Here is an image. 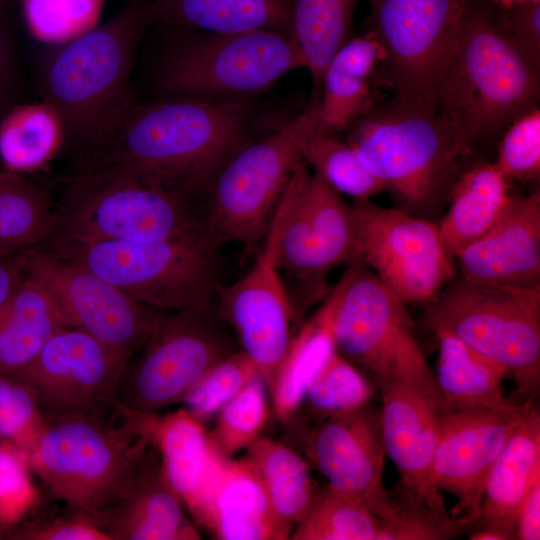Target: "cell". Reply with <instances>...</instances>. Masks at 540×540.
<instances>
[{"label":"cell","instance_id":"obj_15","mask_svg":"<svg viewBox=\"0 0 540 540\" xmlns=\"http://www.w3.org/2000/svg\"><path fill=\"white\" fill-rule=\"evenodd\" d=\"M351 207L359 261L405 305L427 303L455 277L437 222L370 199Z\"/></svg>","mask_w":540,"mask_h":540},{"label":"cell","instance_id":"obj_49","mask_svg":"<svg viewBox=\"0 0 540 540\" xmlns=\"http://www.w3.org/2000/svg\"><path fill=\"white\" fill-rule=\"evenodd\" d=\"M26 250L0 255V311L10 302L26 276Z\"/></svg>","mask_w":540,"mask_h":540},{"label":"cell","instance_id":"obj_22","mask_svg":"<svg viewBox=\"0 0 540 540\" xmlns=\"http://www.w3.org/2000/svg\"><path fill=\"white\" fill-rule=\"evenodd\" d=\"M381 394L380 428L386 455L406 490L433 509L445 512L430 493L428 478L437 444L441 411L424 393L403 382L375 378Z\"/></svg>","mask_w":540,"mask_h":540},{"label":"cell","instance_id":"obj_4","mask_svg":"<svg viewBox=\"0 0 540 540\" xmlns=\"http://www.w3.org/2000/svg\"><path fill=\"white\" fill-rule=\"evenodd\" d=\"M363 165L410 213L432 220L472 161L473 149L437 108L393 96L348 127Z\"/></svg>","mask_w":540,"mask_h":540},{"label":"cell","instance_id":"obj_38","mask_svg":"<svg viewBox=\"0 0 540 540\" xmlns=\"http://www.w3.org/2000/svg\"><path fill=\"white\" fill-rule=\"evenodd\" d=\"M300 155L314 169V174L339 194L364 200L384 190L383 184L367 170L350 144L324 130L318 119L302 139Z\"/></svg>","mask_w":540,"mask_h":540},{"label":"cell","instance_id":"obj_2","mask_svg":"<svg viewBox=\"0 0 540 540\" xmlns=\"http://www.w3.org/2000/svg\"><path fill=\"white\" fill-rule=\"evenodd\" d=\"M248 115L243 102L204 97L132 104L83 167L130 165L191 196L240 148Z\"/></svg>","mask_w":540,"mask_h":540},{"label":"cell","instance_id":"obj_11","mask_svg":"<svg viewBox=\"0 0 540 540\" xmlns=\"http://www.w3.org/2000/svg\"><path fill=\"white\" fill-rule=\"evenodd\" d=\"M297 68H307L306 59L296 40L284 33L185 30L164 50L156 85L170 96L249 93Z\"/></svg>","mask_w":540,"mask_h":540},{"label":"cell","instance_id":"obj_42","mask_svg":"<svg viewBox=\"0 0 540 540\" xmlns=\"http://www.w3.org/2000/svg\"><path fill=\"white\" fill-rule=\"evenodd\" d=\"M45 422L33 389L21 379L0 372V441L29 457Z\"/></svg>","mask_w":540,"mask_h":540},{"label":"cell","instance_id":"obj_41","mask_svg":"<svg viewBox=\"0 0 540 540\" xmlns=\"http://www.w3.org/2000/svg\"><path fill=\"white\" fill-rule=\"evenodd\" d=\"M266 387L256 375L217 413L210 437L223 456L248 448L260 437L268 418Z\"/></svg>","mask_w":540,"mask_h":540},{"label":"cell","instance_id":"obj_45","mask_svg":"<svg viewBox=\"0 0 540 540\" xmlns=\"http://www.w3.org/2000/svg\"><path fill=\"white\" fill-rule=\"evenodd\" d=\"M28 457L16 447L0 441V524L20 520L36 501Z\"/></svg>","mask_w":540,"mask_h":540},{"label":"cell","instance_id":"obj_3","mask_svg":"<svg viewBox=\"0 0 540 540\" xmlns=\"http://www.w3.org/2000/svg\"><path fill=\"white\" fill-rule=\"evenodd\" d=\"M539 96L540 63L501 23L490 3L466 0L436 108L474 150L538 107Z\"/></svg>","mask_w":540,"mask_h":540},{"label":"cell","instance_id":"obj_51","mask_svg":"<svg viewBox=\"0 0 540 540\" xmlns=\"http://www.w3.org/2000/svg\"><path fill=\"white\" fill-rule=\"evenodd\" d=\"M480 1H485L487 3L496 5V6L506 7L513 4H519V3L530 2V1H540V0H480Z\"/></svg>","mask_w":540,"mask_h":540},{"label":"cell","instance_id":"obj_43","mask_svg":"<svg viewBox=\"0 0 540 540\" xmlns=\"http://www.w3.org/2000/svg\"><path fill=\"white\" fill-rule=\"evenodd\" d=\"M258 374L257 367L244 352H234L213 366L187 393L183 399L185 409L204 422Z\"/></svg>","mask_w":540,"mask_h":540},{"label":"cell","instance_id":"obj_18","mask_svg":"<svg viewBox=\"0 0 540 540\" xmlns=\"http://www.w3.org/2000/svg\"><path fill=\"white\" fill-rule=\"evenodd\" d=\"M532 407L530 401L504 408L470 407L441 413L428 489L458 498L453 518L468 526L478 520L488 474L511 434Z\"/></svg>","mask_w":540,"mask_h":540},{"label":"cell","instance_id":"obj_27","mask_svg":"<svg viewBox=\"0 0 540 540\" xmlns=\"http://www.w3.org/2000/svg\"><path fill=\"white\" fill-rule=\"evenodd\" d=\"M512 192L494 162L478 159L465 167L451 189L447 213L437 222L442 245L454 261L491 228Z\"/></svg>","mask_w":540,"mask_h":540},{"label":"cell","instance_id":"obj_28","mask_svg":"<svg viewBox=\"0 0 540 540\" xmlns=\"http://www.w3.org/2000/svg\"><path fill=\"white\" fill-rule=\"evenodd\" d=\"M295 0H153L156 19L190 31L269 30L294 38Z\"/></svg>","mask_w":540,"mask_h":540},{"label":"cell","instance_id":"obj_20","mask_svg":"<svg viewBox=\"0 0 540 540\" xmlns=\"http://www.w3.org/2000/svg\"><path fill=\"white\" fill-rule=\"evenodd\" d=\"M309 451L328 487L361 501L387 523L395 520L396 502L384 485L386 452L379 415L365 406L322 420Z\"/></svg>","mask_w":540,"mask_h":540},{"label":"cell","instance_id":"obj_25","mask_svg":"<svg viewBox=\"0 0 540 540\" xmlns=\"http://www.w3.org/2000/svg\"><path fill=\"white\" fill-rule=\"evenodd\" d=\"M540 475V416L532 406L494 462L484 488L478 520L506 540L516 539L520 505Z\"/></svg>","mask_w":540,"mask_h":540},{"label":"cell","instance_id":"obj_30","mask_svg":"<svg viewBox=\"0 0 540 540\" xmlns=\"http://www.w3.org/2000/svg\"><path fill=\"white\" fill-rule=\"evenodd\" d=\"M335 286L314 315L292 336L270 388L278 419L289 420L300 408L319 373L336 352L331 332Z\"/></svg>","mask_w":540,"mask_h":540},{"label":"cell","instance_id":"obj_40","mask_svg":"<svg viewBox=\"0 0 540 540\" xmlns=\"http://www.w3.org/2000/svg\"><path fill=\"white\" fill-rule=\"evenodd\" d=\"M374 394L371 383L337 351L310 386L305 402L322 420L365 407Z\"/></svg>","mask_w":540,"mask_h":540},{"label":"cell","instance_id":"obj_50","mask_svg":"<svg viewBox=\"0 0 540 540\" xmlns=\"http://www.w3.org/2000/svg\"><path fill=\"white\" fill-rule=\"evenodd\" d=\"M516 539H540V475L534 479L520 505L516 521Z\"/></svg>","mask_w":540,"mask_h":540},{"label":"cell","instance_id":"obj_21","mask_svg":"<svg viewBox=\"0 0 540 540\" xmlns=\"http://www.w3.org/2000/svg\"><path fill=\"white\" fill-rule=\"evenodd\" d=\"M459 276L511 287L540 286V191L512 192L491 228L455 259Z\"/></svg>","mask_w":540,"mask_h":540},{"label":"cell","instance_id":"obj_31","mask_svg":"<svg viewBox=\"0 0 540 540\" xmlns=\"http://www.w3.org/2000/svg\"><path fill=\"white\" fill-rule=\"evenodd\" d=\"M63 327L67 325L52 298L27 272L10 302L0 311V372H20Z\"/></svg>","mask_w":540,"mask_h":540},{"label":"cell","instance_id":"obj_53","mask_svg":"<svg viewBox=\"0 0 540 540\" xmlns=\"http://www.w3.org/2000/svg\"><path fill=\"white\" fill-rule=\"evenodd\" d=\"M5 252H8V251L0 250V255L5 253Z\"/></svg>","mask_w":540,"mask_h":540},{"label":"cell","instance_id":"obj_7","mask_svg":"<svg viewBox=\"0 0 540 540\" xmlns=\"http://www.w3.org/2000/svg\"><path fill=\"white\" fill-rule=\"evenodd\" d=\"M206 224L155 241L55 238L51 251L155 309L207 305L216 294L217 247Z\"/></svg>","mask_w":540,"mask_h":540},{"label":"cell","instance_id":"obj_16","mask_svg":"<svg viewBox=\"0 0 540 540\" xmlns=\"http://www.w3.org/2000/svg\"><path fill=\"white\" fill-rule=\"evenodd\" d=\"M26 258L28 274L50 295L67 327L89 333L130 359L165 317L51 250L28 248Z\"/></svg>","mask_w":540,"mask_h":540},{"label":"cell","instance_id":"obj_26","mask_svg":"<svg viewBox=\"0 0 540 540\" xmlns=\"http://www.w3.org/2000/svg\"><path fill=\"white\" fill-rule=\"evenodd\" d=\"M385 58L383 46L370 30L351 37L336 51L322 75V98L315 103L324 130L336 134L348 129L372 107V83Z\"/></svg>","mask_w":540,"mask_h":540},{"label":"cell","instance_id":"obj_12","mask_svg":"<svg viewBox=\"0 0 540 540\" xmlns=\"http://www.w3.org/2000/svg\"><path fill=\"white\" fill-rule=\"evenodd\" d=\"M317 122L315 103L271 135L239 148L214 177L205 224L215 239L253 243L268 230L275 209L302 160L300 143Z\"/></svg>","mask_w":540,"mask_h":540},{"label":"cell","instance_id":"obj_33","mask_svg":"<svg viewBox=\"0 0 540 540\" xmlns=\"http://www.w3.org/2000/svg\"><path fill=\"white\" fill-rule=\"evenodd\" d=\"M65 146V126L45 100L13 105L0 119V159L7 171L43 169Z\"/></svg>","mask_w":540,"mask_h":540},{"label":"cell","instance_id":"obj_37","mask_svg":"<svg viewBox=\"0 0 540 540\" xmlns=\"http://www.w3.org/2000/svg\"><path fill=\"white\" fill-rule=\"evenodd\" d=\"M289 539L387 540V527L364 503L327 487L318 492Z\"/></svg>","mask_w":540,"mask_h":540},{"label":"cell","instance_id":"obj_5","mask_svg":"<svg viewBox=\"0 0 540 540\" xmlns=\"http://www.w3.org/2000/svg\"><path fill=\"white\" fill-rule=\"evenodd\" d=\"M155 414L119 404L94 415L45 418L28 457L48 494L94 514L116 503L154 444Z\"/></svg>","mask_w":540,"mask_h":540},{"label":"cell","instance_id":"obj_17","mask_svg":"<svg viewBox=\"0 0 540 540\" xmlns=\"http://www.w3.org/2000/svg\"><path fill=\"white\" fill-rule=\"evenodd\" d=\"M130 358L74 327L56 331L15 376L35 392L45 416L94 415L117 406Z\"/></svg>","mask_w":540,"mask_h":540},{"label":"cell","instance_id":"obj_32","mask_svg":"<svg viewBox=\"0 0 540 540\" xmlns=\"http://www.w3.org/2000/svg\"><path fill=\"white\" fill-rule=\"evenodd\" d=\"M438 343L437 386L448 411L470 407L504 408L515 403L503 392L506 370L446 331Z\"/></svg>","mask_w":540,"mask_h":540},{"label":"cell","instance_id":"obj_36","mask_svg":"<svg viewBox=\"0 0 540 540\" xmlns=\"http://www.w3.org/2000/svg\"><path fill=\"white\" fill-rule=\"evenodd\" d=\"M359 0H295L293 34L304 54L314 85L336 51L351 38L352 16Z\"/></svg>","mask_w":540,"mask_h":540},{"label":"cell","instance_id":"obj_46","mask_svg":"<svg viewBox=\"0 0 540 540\" xmlns=\"http://www.w3.org/2000/svg\"><path fill=\"white\" fill-rule=\"evenodd\" d=\"M492 6L501 23L520 45L540 63V1L524 2L506 7Z\"/></svg>","mask_w":540,"mask_h":540},{"label":"cell","instance_id":"obj_23","mask_svg":"<svg viewBox=\"0 0 540 540\" xmlns=\"http://www.w3.org/2000/svg\"><path fill=\"white\" fill-rule=\"evenodd\" d=\"M191 513L221 540H285L291 535L247 458L221 456Z\"/></svg>","mask_w":540,"mask_h":540},{"label":"cell","instance_id":"obj_48","mask_svg":"<svg viewBox=\"0 0 540 540\" xmlns=\"http://www.w3.org/2000/svg\"><path fill=\"white\" fill-rule=\"evenodd\" d=\"M19 74L12 36L0 19V119L17 102Z\"/></svg>","mask_w":540,"mask_h":540},{"label":"cell","instance_id":"obj_6","mask_svg":"<svg viewBox=\"0 0 540 540\" xmlns=\"http://www.w3.org/2000/svg\"><path fill=\"white\" fill-rule=\"evenodd\" d=\"M190 196L119 163L82 167L54 208L50 238L155 241L202 226Z\"/></svg>","mask_w":540,"mask_h":540},{"label":"cell","instance_id":"obj_29","mask_svg":"<svg viewBox=\"0 0 540 540\" xmlns=\"http://www.w3.org/2000/svg\"><path fill=\"white\" fill-rule=\"evenodd\" d=\"M154 443L167 482L192 512L223 455L203 422L186 409L157 420Z\"/></svg>","mask_w":540,"mask_h":540},{"label":"cell","instance_id":"obj_1","mask_svg":"<svg viewBox=\"0 0 540 540\" xmlns=\"http://www.w3.org/2000/svg\"><path fill=\"white\" fill-rule=\"evenodd\" d=\"M154 20L151 2L129 0L106 23L68 43L48 46L37 60L40 98L58 110L65 126L64 147L84 163L101 150L133 104L134 61Z\"/></svg>","mask_w":540,"mask_h":540},{"label":"cell","instance_id":"obj_39","mask_svg":"<svg viewBox=\"0 0 540 540\" xmlns=\"http://www.w3.org/2000/svg\"><path fill=\"white\" fill-rule=\"evenodd\" d=\"M102 0H22L29 33L38 41L57 46L98 26Z\"/></svg>","mask_w":540,"mask_h":540},{"label":"cell","instance_id":"obj_34","mask_svg":"<svg viewBox=\"0 0 540 540\" xmlns=\"http://www.w3.org/2000/svg\"><path fill=\"white\" fill-rule=\"evenodd\" d=\"M254 467L277 518L291 530L309 511L318 492L307 462L286 445L259 437L248 448Z\"/></svg>","mask_w":540,"mask_h":540},{"label":"cell","instance_id":"obj_52","mask_svg":"<svg viewBox=\"0 0 540 540\" xmlns=\"http://www.w3.org/2000/svg\"><path fill=\"white\" fill-rule=\"evenodd\" d=\"M10 0H0V19H4V13Z\"/></svg>","mask_w":540,"mask_h":540},{"label":"cell","instance_id":"obj_13","mask_svg":"<svg viewBox=\"0 0 540 540\" xmlns=\"http://www.w3.org/2000/svg\"><path fill=\"white\" fill-rule=\"evenodd\" d=\"M224 319L210 303L164 317L121 376L116 400L142 414L183 401L218 362L236 352Z\"/></svg>","mask_w":540,"mask_h":540},{"label":"cell","instance_id":"obj_14","mask_svg":"<svg viewBox=\"0 0 540 540\" xmlns=\"http://www.w3.org/2000/svg\"><path fill=\"white\" fill-rule=\"evenodd\" d=\"M386 52L377 72L395 97L436 108L454 56L466 0H368Z\"/></svg>","mask_w":540,"mask_h":540},{"label":"cell","instance_id":"obj_10","mask_svg":"<svg viewBox=\"0 0 540 540\" xmlns=\"http://www.w3.org/2000/svg\"><path fill=\"white\" fill-rule=\"evenodd\" d=\"M273 216L278 227L275 263L294 287L298 317L326 298L333 269L360 262L353 211L302 159Z\"/></svg>","mask_w":540,"mask_h":540},{"label":"cell","instance_id":"obj_47","mask_svg":"<svg viewBox=\"0 0 540 540\" xmlns=\"http://www.w3.org/2000/svg\"><path fill=\"white\" fill-rule=\"evenodd\" d=\"M61 517L32 525L21 535L29 540H111L85 513Z\"/></svg>","mask_w":540,"mask_h":540},{"label":"cell","instance_id":"obj_24","mask_svg":"<svg viewBox=\"0 0 540 540\" xmlns=\"http://www.w3.org/2000/svg\"><path fill=\"white\" fill-rule=\"evenodd\" d=\"M180 497L167 482L158 450L150 449L123 496L110 507L87 514L111 540H194ZM86 514V513H85Z\"/></svg>","mask_w":540,"mask_h":540},{"label":"cell","instance_id":"obj_35","mask_svg":"<svg viewBox=\"0 0 540 540\" xmlns=\"http://www.w3.org/2000/svg\"><path fill=\"white\" fill-rule=\"evenodd\" d=\"M54 208L46 189L22 174L0 171V250L33 248L50 238Z\"/></svg>","mask_w":540,"mask_h":540},{"label":"cell","instance_id":"obj_9","mask_svg":"<svg viewBox=\"0 0 540 540\" xmlns=\"http://www.w3.org/2000/svg\"><path fill=\"white\" fill-rule=\"evenodd\" d=\"M331 332L336 351L374 378L403 382L448 408L401 302L362 262L348 265L335 285Z\"/></svg>","mask_w":540,"mask_h":540},{"label":"cell","instance_id":"obj_44","mask_svg":"<svg viewBox=\"0 0 540 540\" xmlns=\"http://www.w3.org/2000/svg\"><path fill=\"white\" fill-rule=\"evenodd\" d=\"M509 181L536 182L540 177V110H530L501 134L494 162Z\"/></svg>","mask_w":540,"mask_h":540},{"label":"cell","instance_id":"obj_8","mask_svg":"<svg viewBox=\"0 0 540 540\" xmlns=\"http://www.w3.org/2000/svg\"><path fill=\"white\" fill-rule=\"evenodd\" d=\"M431 331H446L501 365L524 402L540 386V286L522 288L455 277L425 303Z\"/></svg>","mask_w":540,"mask_h":540},{"label":"cell","instance_id":"obj_19","mask_svg":"<svg viewBox=\"0 0 540 540\" xmlns=\"http://www.w3.org/2000/svg\"><path fill=\"white\" fill-rule=\"evenodd\" d=\"M278 227L272 217L252 268L228 286L217 285V310L270 389L286 354L296 317L275 263ZM297 319V317H296Z\"/></svg>","mask_w":540,"mask_h":540}]
</instances>
